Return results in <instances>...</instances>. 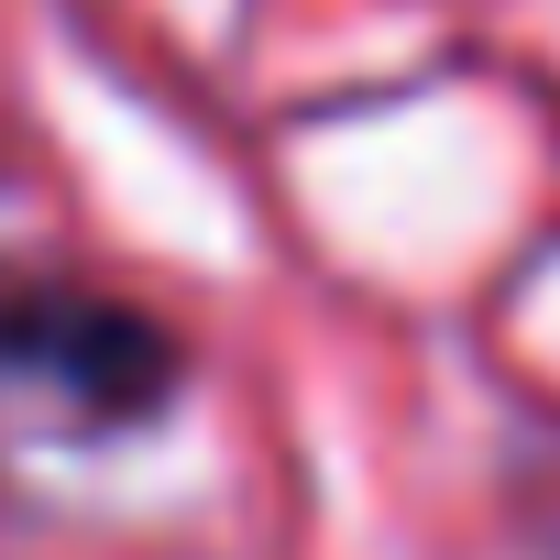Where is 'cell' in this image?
Masks as SVG:
<instances>
[{
	"label": "cell",
	"instance_id": "obj_1",
	"mask_svg": "<svg viewBox=\"0 0 560 560\" xmlns=\"http://www.w3.org/2000/svg\"><path fill=\"white\" fill-rule=\"evenodd\" d=\"M0 396L67 440H132L187 396V341L110 287L12 275L0 287Z\"/></svg>",
	"mask_w": 560,
	"mask_h": 560
}]
</instances>
